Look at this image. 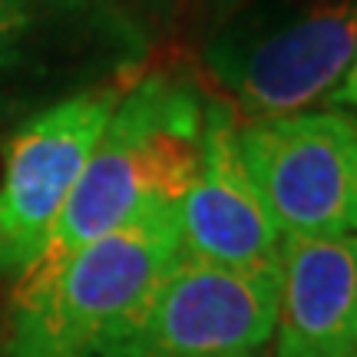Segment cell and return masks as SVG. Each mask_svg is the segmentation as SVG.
I'll return each mask as SVG.
<instances>
[{"label":"cell","instance_id":"cell-5","mask_svg":"<svg viewBox=\"0 0 357 357\" xmlns=\"http://www.w3.org/2000/svg\"><path fill=\"white\" fill-rule=\"evenodd\" d=\"M278 268L178 255L126 321L109 357H242L271 341Z\"/></svg>","mask_w":357,"mask_h":357},{"label":"cell","instance_id":"cell-8","mask_svg":"<svg viewBox=\"0 0 357 357\" xmlns=\"http://www.w3.org/2000/svg\"><path fill=\"white\" fill-rule=\"evenodd\" d=\"M275 357L357 351V235H281Z\"/></svg>","mask_w":357,"mask_h":357},{"label":"cell","instance_id":"cell-7","mask_svg":"<svg viewBox=\"0 0 357 357\" xmlns=\"http://www.w3.org/2000/svg\"><path fill=\"white\" fill-rule=\"evenodd\" d=\"M176 222L182 255L245 271L278 268L281 229L245 169L238 116L229 102H205L202 162L178 199Z\"/></svg>","mask_w":357,"mask_h":357},{"label":"cell","instance_id":"cell-4","mask_svg":"<svg viewBox=\"0 0 357 357\" xmlns=\"http://www.w3.org/2000/svg\"><path fill=\"white\" fill-rule=\"evenodd\" d=\"M139 73L119 70L30 116L7 142L0 176V278L37 261L113 109Z\"/></svg>","mask_w":357,"mask_h":357},{"label":"cell","instance_id":"cell-3","mask_svg":"<svg viewBox=\"0 0 357 357\" xmlns=\"http://www.w3.org/2000/svg\"><path fill=\"white\" fill-rule=\"evenodd\" d=\"M354 56L357 0H238L205 40L202 70L255 123L331 96Z\"/></svg>","mask_w":357,"mask_h":357},{"label":"cell","instance_id":"cell-6","mask_svg":"<svg viewBox=\"0 0 357 357\" xmlns=\"http://www.w3.org/2000/svg\"><path fill=\"white\" fill-rule=\"evenodd\" d=\"M238 153L281 235H357V116L305 109L238 123Z\"/></svg>","mask_w":357,"mask_h":357},{"label":"cell","instance_id":"cell-10","mask_svg":"<svg viewBox=\"0 0 357 357\" xmlns=\"http://www.w3.org/2000/svg\"><path fill=\"white\" fill-rule=\"evenodd\" d=\"M328 100H331L334 106L357 109V56H354V63L347 66V73L341 77V83L331 89V96H328Z\"/></svg>","mask_w":357,"mask_h":357},{"label":"cell","instance_id":"cell-1","mask_svg":"<svg viewBox=\"0 0 357 357\" xmlns=\"http://www.w3.org/2000/svg\"><path fill=\"white\" fill-rule=\"evenodd\" d=\"M205 102L208 100L195 83L172 73L132 79L43 252L24 275L50 271L83 245L109 235L142 212L176 208L202 162Z\"/></svg>","mask_w":357,"mask_h":357},{"label":"cell","instance_id":"cell-11","mask_svg":"<svg viewBox=\"0 0 357 357\" xmlns=\"http://www.w3.org/2000/svg\"><path fill=\"white\" fill-rule=\"evenodd\" d=\"M242 357H255V354H242Z\"/></svg>","mask_w":357,"mask_h":357},{"label":"cell","instance_id":"cell-2","mask_svg":"<svg viewBox=\"0 0 357 357\" xmlns=\"http://www.w3.org/2000/svg\"><path fill=\"white\" fill-rule=\"evenodd\" d=\"M178 255L176 208H153L50 271L17 278L0 318V357H109Z\"/></svg>","mask_w":357,"mask_h":357},{"label":"cell","instance_id":"cell-12","mask_svg":"<svg viewBox=\"0 0 357 357\" xmlns=\"http://www.w3.org/2000/svg\"><path fill=\"white\" fill-rule=\"evenodd\" d=\"M351 357H357V351H354V354H351Z\"/></svg>","mask_w":357,"mask_h":357},{"label":"cell","instance_id":"cell-9","mask_svg":"<svg viewBox=\"0 0 357 357\" xmlns=\"http://www.w3.org/2000/svg\"><path fill=\"white\" fill-rule=\"evenodd\" d=\"M50 0H0V77L17 63L26 37Z\"/></svg>","mask_w":357,"mask_h":357}]
</instances>
